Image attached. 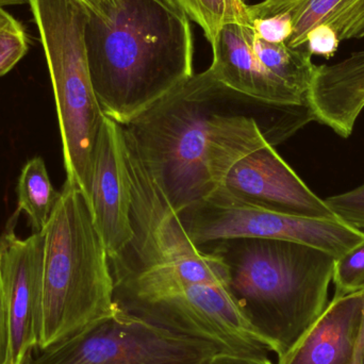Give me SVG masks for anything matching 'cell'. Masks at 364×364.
I'll use <instances>...</instances> for the list:
<instances>
[{"mask_svg": "<svg viewBox=\"0 0 364 364\" xmlns=\"http://www.w3.org/2000/svg\"><path fill=\"white\" fill-rule=\"evenodd\" d=\"M314 121L308 107L269 104L193 75L123 128L177 213L211 196L231 168Z\"/></svg>", "mask_w": 364, "mask_h": 364, "instance_id": "6da1fadb", "label": "cell"}, {"mask_svg": "<svg viewBox=\"0 0 364 364\" xmlns=\"http://www.w3.org/2000/svg\"><path fill=\"white\" fill-rule=\"evenodd\" d=\"M119 1L109 21L89 13L85 40L102 112L125 125L194 75V43L190 19L166 0Z\"/></svg>", "mask_w": 364, "mask_h": 364, "instance_id": "7a4b0ae2", "label": "cell"}, {"mask_svg": "<svg viewBox=\"0 0 364 364\" xmlns=\"http://www.w3.org/2000/svg\"><path fill=\"white\" fill-rule=\"evenodd\" d=\"M226 269L231 296L280 360L328 306L335 257L318 248L259 237L200 246Z\"/></svg>", "mask_w": 364, "mask_h": 364, "instance_id": "3957f363", "label": "cell"}, {"mask_svg": "<svg viewBox=\"0 0 364 364\" xmlns=\"http://www.w3.org/2000/svg\"><path fill=\"white\" fill-rule=\"evenodd\" d=\"M42 325L38 350L74 337L119 309L106 246L82 191L68 181L43 230Z\"/></svg>", "mask_w": 364, "mask_h": 364, "instance_id": "277c9868", "label": "cell"}, {"mask_svg": "<svg viewBox=\"0 0 364 364\" xmlns=\"http://www.w3.org/2000/svg\"><path fill=\"white\" fill-rule=\"evenodd\" d=\"M115 303L124 311L222 354L271 358L276 350L255 329L227 287L188 279L173 272L113 276Z\"/></svg>", "mask_w": 364, "mask_h": 364, "instance_id": "5b68a950", "label": "cell"}, {"mask_svg": "<svg viewBox=\"0 0 364 364\" xmlns=\"http://www.w3.org/2000/svg\"><path fill=\"white\" fill-rule=\"evenodd\" d=\"M30 6L53 85L66 181L89 200L94 149L106 117L87 62L89 12L80 0H30Z\"/></svg>", "mask_w": 364, "mask_h": 364, "instance_id": "8992f818", "label": "cell"}, {"mask_svg": "<svg viewBox=\"0 0 364 364\" xmlns=\"http://www.w3.org/2000/svg\"><path fill=\"white\" fill-rule=\"evenodd\" d=\"M124 161L132 195L134 237L128 247L110 261L112 275L176 271L199 282L228 288L222 261L193 243L178 213L125 134Z\"/></svg>", "mask_w": 364, "mask_h": 364, "instance_id": "52a82bcc", "label": "cell"}, {"mask_svg": "<svg viewBox=\"0 0 364 364\" xmlns=\"http://www.w3.org/2000/svg\"><path fill=\"white\" fill-rule=\"evenodd\" d=\"M218 353L211 344L172 333L119 307L74 337L41 350L26 364H203Z\"/></svg>", "mask_w": 364, "mask_h": 364, "instance_id": "ba28073f", "label": "cell"}, {"mask_svg": "<svg viewBox=\"0 0 364 364\" xmlns=\"http://www.w3.org/2000/svg\"><path fill=\"white\" fill-rule=\"evenodd\" d=\"M195 245L233 237L282 240L318 248L338 258L364 240V231L338 220H318L235 205L211 195L178 213Z\"/></svg>", "mask_w": 364, "mask_h": 364, "instance_id": "9c48e42d", "label": "cell"}, {"mask_svg": "<svg viewBox=\"0 0 364 364\" xmlns=\"http://www.w3.org/2000/svg\"><path fill=\"white\" fill-rule=\"evenodd\" d=\"M213 194L235 205L265 211L338 220L324 199L308 188L274 146L257 149L240 160Z\"/></svg>", "mask_w": 364, "mask_h": 364, "instance_id": "30bf717a", "label": "cell"}, {"mask_svg": "<svg viewBox=\"0 0 364 364\" xmlns=\"http://www.w3.org/2000/svg\"><path fill=\"white\" fill-rule=\"evenodd\" d=\"M44 232L27 239L13 230L0 235V267L10 316L9 364H26L38 350L44 288Z\"/></svg>", "mask_w": 364, "mask_h": 364, "instance_id": "8fae6325", "label": "cell"}, {"mask_svg": "<svg viewBox=\"0 0 364 364\" xmlns=\"http://www.w3.org/2000/svg\"><path fill=\"white\" fill-rule=\"evenodd\" d=\"M90 207L109 259L117 258L134 237L132 195L124 161L123 128L105 117L92 164Z\"/></svg>", "mask_w": 364, "mask_h": 364, "instance_id": "7c38bea8", "label": "cell"}, {"mask_svg": "<svg viewBox=\"0 0 364 364\" xmlns=\"http://www.w3.org/2000/svg\"><path fill=\"white\" fill-rule=\"evenodd\" d=\"M252 26L232 23L222 27L211 43L213 60L208 70L212 76L226 87L262 102L308 107L261 64L252 47Z\"/></svg>", "mask_w": 364, "mask_h": 364, "instance_id": "4fadbf2b", "label": "cell"}, {"mask_svg": "<svg viewBox=\"0 0 364 364\" xmlns=\"http://www.w3.org/2000/svg\"><path fill=\"white\" fill-rule=\"evenodd\" d=\"M307 104L314 121L350 138L364 109V50L316 65Z\"/></svg>", "mask_w": 364, "mask_h": 364, "instance_id": "5bb4252c", "label": "cell"}, {"mask_svg": "<svg viewBox=\"0 0 364 364\" xmlns=\"http://www.w3.org/2000/svg\"><path fill=\"white\" fill-rule=\"evenodd\" d=\"M364 292L333 297L297 346L277 364H352Z\"/></svg>", "mask_w": 364, "mask_h": 364, "instance_id": "9a60e30c", "label": "cell"}, {"mask_svg": "<svg viewBox=\"0 0 364 364\" xmlns=\"http://www.w3.org/2000/svg\"><path fill=\"white\" fill-rule=\"evenodd\" d=\"M252 21L287 13L293 31L286 43L291 48H304L310 32L327 26L340 42L364 38V0H262L248 4Z\"/></svg>", "mask_w": 364, "mask_h": 364, "instance_id": "2e32d148", "label": "cell"}, {"mask_svg": "<svg viewBox=\"0 0 364 364\" xmlns=\"http://www.w3.org/2000/svg\"><path fill=\"white\" fill-rule=\"evenodd\" d=\"M16 193L18 212H25L33 232H42L61 196V191L53 188L42 158H32L23 166Z\"/></svg>", "mask_w": 364, "mask_h": 364, "instance_id": "e0dca14e", "label": "cell"}, {"mask_svg": "<svg viewBox=\"0 0 364 364\" xmlns=\"http://www.w3.org/2000/svg\"><path fill=\"white\" fill-rule=\"evenodd\" d=\"M203 29L211 44L227 23L252 26L248 4L244 0H166Z\"/></svg>", "mask_w": 364, "mask_h": 364, "instance_id": "ac0fdd59", "label": "cell"}, {"mask_svg": "<svg viewBox=\"0 0 364 364\" xmlns=\"http://www.w3.org/2000/svg\"><path fill=\"white\" fill-rule=\"evenodd\" d=\"M333 282V297L364 292V240L335 259Z\"/></svg>", "mask_w": 364, "mask_h": 364, "instance_id": "d6986e66", "label": "cell"}, {"mask_svg": "<svg viewBox=\"0 0 364 364\" xmlns=\"http://www.w3.org/2000/svg\"><path fill=\"white\" fill-rule=\"evenodd\" d=\"M324 201L338 220L364 230V182L354 190L327 197Z\"/></svg>", "mask_w": 364, "mask_h": 364, "instance_id": "ffe728a7", "label": "cell"}, {"mask_svg": "<svg viewBox=\"0 0 364 364\" xmlns=\"http://www.w3.org/2000/svg\"><path fill=\"white\" fill-rule=\"evenodd\" d=\"M28 48L26 31L0 34V77L8 74L25 57Z\"/></svg>", "mask_w": 364, "mask_h": 364, "instance_id": "44dd1931", "label": "cell"}, {"mask_svg": "<svg viewBox=\"0 0 364 364\" xmlns=\"http://www.w3.org/2000/svg\"><path fill=\"white\" fill-rule=\"evenodd\" d=\"M252 29L258 38L267 42L287 43L292 34V21L287 13H280L267 18L255 19Z\"/></svg>", "mask_w": 364, "mask_h": 364, "instance_id": "7402d4cb", "label": "cell"}, {"mask_svg": "<svg viewBox=\"0 0 364 364\" xmlns=\"http://www.w3.org/2000/svg\"><path fill=\"white\" fill-rule=\"evenodd\" d=\"M340 43L337 34L331 28L318 26L308 36L306 48L312 55H323L326 59H331L337 53Z\"/></svg>", "mask_w": 364, "mask_h": 364, "instance_id": "603a6c76", "label": "cell"}, {"mask_svg": "<svg viewBox=\"0 0 364 364\" xmlns=\"http://www.w3.org/2000/svg\"><path fill=\"white\" fill-rule=\"evenodd\" d=\"M11 331L8 304L0 267V364L10 363Z\"/></svg>", "mask_w": 364, "mask_h": 364, "instance_id": "cb8c5ba5", "label": "cell"}, {"mask_svg": "<svg viewBox=\"0 0 364 364\" xmlns=\"http://www.w3.org/2000/svg\"><path fill=\"white\" fill-rule=\"evenodd\" d=\"M87 12L94 16L100 17L102 21H109L121 6L119 0H80Z\"/></svg>", "mask_w": 364, "mask_h": 364, "instance_id": "d4e9b609", "label": "cell"}, {"mask_svg": "<svg viewBox=\"0 0 364 364\" xmlns=\"http://www.w3.org/2000/svg\"><path fill=\"white\" fill-rule=\"evenodd\" d=\"M203 364H277L272 358L237 356V355L218 354L208 358Z\"/></svg>", "mask_w": 364, "mask_h": 364, "instance_id": "484cf974", "label": "cell"}, {"mask_svg": "<svg viewBox=\"0 0 364 364\" xmlns=\"http://www.w3.org/2000/svg\"><path fill=\"white\" fill-rule=\"evenodd\" d=\"M25 31L21 23L0 6V34Z\"/></svg>", "mask_w": 364, "mask_h": 364, "instance_id": "4316f807", "label": "cell"}, {"mask_svg": "<svg viewBox=\"0 0 364 364\" xmlns=\"http://www.w3.org/2000/svg\"><path fill=\"white\" fill-rule=\"evenodd\" d=\"M364 357V306L363 316H361L360 327H359L358 338H357L356 348L352 364H363Z\"/></svg>", "mask_w": 364, "mask_h": 364, "instance_id": "83f0119b", "label": "cell"}, {"mask_svg": "<svg viewBox=\"0 0 364 364\" xmlns=\"http://www.w3.org/2000/svg\"><path fill=\"white\" fill-rule=\"evenodd\" d=\"M19 4H30V0H0V6H19Z\"/></svg>", "mask_w": 364, "mask_h": 364, "instance_id": "f1b7e54d", "label": "cell"}, {"mask_svg": "<svg viewBox=\"0 0 364 364\" xmlns=\"http://www.w3.org/2000/svg\"><path fill=\"white\" fill-rule=\"evenodd\" d=\"M363 364H364V357H363Z\"/></svg>", "mask_w": 364, "mask_h": 364, "instance_id": "f546056e", "label": "cell"}]
</instances>
